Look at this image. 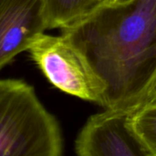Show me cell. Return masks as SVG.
<instances>
[{"instance_id":"obj_5","label":"cell","mask_w":156,"mask_h":156,"mask_svg":"<svg viewBox=\"0 0 156 156\" xmlns=\"http://www.w3.org/2000/svg\"><path fill=\"white\" fill-rule=\"evenodd\" d=\"M46 29L42 0H0V70Z\"/></svg>"},{"instance_id":"obj_2","label":"cell","mask_w":156,"mask_h":156,"mask_svg":"<svg viewBox=\"0 0 156 156\" xmlns=\"http://www.w3.org/2000/svg\"><path fill=\"white\" fill-rule=\"evenodd\" d=\"M63 140L56 118L21 80H0V156H59Z\"/></svg>"},{"instance_id":"obj_9","label":"cell","mask_w":156,"mask_h":156,"mask_svg":"<svg viewBox=\"0 0 156 156\" xmlns=\"http://www.w3.org/2000/svg\"><path fill=\"white\" fill-rule=\"evenodd\" d=\"M118 1H122V0H109L108 3H114V2H118Z\"/></svg>"},{"instance_id":"obj_8","label":"cell","mask_w":156,"mask_h":156,"mask_svg":"<svg viewBox=\"0 0 156 156\" xmlns=\"http://www.w3.org/2000/svg\"><path fill=\"white\" fill-rule=\"evenodd\" d=\"M153 103H156V72L147 83L145 88L126 107L123 108L133 111L144 105Z\"/></svg>"},{"instance_id":"obj_6","label":"cell","mask_w":156,"mask_h":156,"mask_svg":"<svg viewBox=\"0 0 156 156\" xmlns=\"http://www.w3.org/2000/svg\"><path fill=\"white\" fill-rule=\"evenodd\" d=\"M109 0H42L48 29L72 27Z\"/></svg>"},{"instance_id":"obj_3","label":"cell","mask_w":156,"mask_h":156,"mask_svg":"<svg viewBox=\"0 0 156 156\" xmlns=\"http://www.w3.org/2000/svg\"><path fill=\"white\" fill-rule=\"evenodd\" d=\"M27 51L56 88L104 108L110 107L107 82L87 54L68 37L43 32L32 41Z\"/></svg>"},{"instance_id":"obj_1","label":"cell","mask_w":156,"mask_h":156,"mask_svg":"<svg viewBox=\"0 0 156 156\" xmlns=\"http://www.w3.org/2000/svg\"><path fill=\"white\" fill-rule=\"evenodd\" d=\"M60 30L107 82L110 107H126L156 72V0L106 3Z\"/></svg>"},{"instance_id":"obj_7","label":"cell","mask_w":156,"mask_h":156,"mask_svg":"<svg viewBox=\"0 0 156 156\" xmlns=\"http://www.w3.org/2000/svg\"><path fill=\"white\" fill-rule=\"evenodd\" d=\"M130 123L148 156H156V103L133 110Z\"/></svg>"},{"instance_id":"obj_4","label":"cell","mask_w":156,"mask_h":156,"mask_svg":"<svg viewBox=\"0 0 156 156\" xmlns=\"http://www.w3.org/2000/svg\"><path fill=\"white\" fill-rule=\"evenodd\" d=\"M132 112L127 108L109 107L91 115L75 140L76 154L80 156H148L131 127Z\"/></svg>"}]
</instances>
